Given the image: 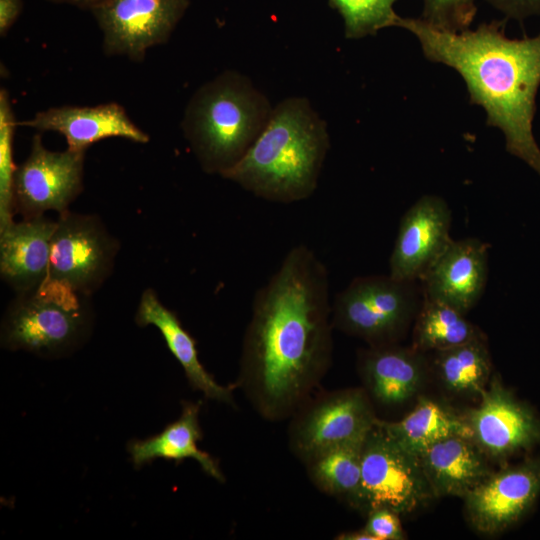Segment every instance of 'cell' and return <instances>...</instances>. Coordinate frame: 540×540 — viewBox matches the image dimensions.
Instances as JSON below:
<instances>
[{"label": "cell", "mask_w": 540, "mask_h": 540, "mask_svg": "<svg viewBox=\"0 0 540 540\" xmlns=\"http://www.w3.org/2000/svg\"><path fill=\"white\" fill-rule=\"evenodd\" d=\"M333 329L327 267L296 245L255 292L244 332L236 384L261 418H290L313 395L332 363Z\"/></svg>", "instance_id": "cell-1"}, {"label": "cell", "mask_w": 540, "mask_h": 540, "mask_svg": "<svg viewBox=\"0 0 540 540\" xmlns=\"http://www.w3.org/2000/svg\"><path fill=\"white\" fill-rule=\"evenodd\" d=\"M395 27L416 37L426 59L459 73L471 104L482 107L487 125L503 133L506 150L540 176V147L533 135L540 32L511 39L504 33L503 22L454 32L435 28L421 18L401 16Z\"/></svg>", "instance_id": "cell-2"}, {"label": "cell", "mask_w": 540, "mask_h": 540, "mask_svg": "<svg viewBox=\"0 0 540 540\" xmlns=\"http://www.w3.org/2000/svg\"><path fill=\"white\" fill-rule=\"evenodd\" d=\"M329 146L327 125L309 100L289 97L273 108L246 154L221 176L261 199L299 202L315 192Z\"/></svg>", "instance_id": "cell-3"}, {"label": "cell", "mask_w": 540, "mask_h": 540, "mask_svg": "<svg viewBox=\"0 0 540 540\" xmlns=\"http://www.w3.org/2000/svg\"><path fill=\"white\" fill-rule=\"evenodd\" d=\"M272 110L249 78L227 70L194 93L182 129L202 169L222 175L246 154Z\"/></svg>", "instance_id": "cell-4"}, {"label": "cell", "mask_w": 540, "mask_h": 540, "mask_svg": "<svg viewBox=\"0 0 540 540\" xmlns=\"http://www.w3.org/2000/svg\"><path fill=\"white\" fill-rule=\"evenodd\" d=\"M88 297L48 276L35 289L17 294L9 305L2 323V346L42 356L74 349L91 327Z\"/></svg>", "instance_id": "cell-5"}, {"label": "cell", "mask_w": 540, "mask_h": 540, "mask_svg": "<svg viewBox=\"0 0 540 540\" xmlns=\"http://www.w3.org/2000/svg\"><path fill=\"white\" fill-rule=\"evenodd\" d=\"M423 300L420 281L390 274L356 277L335 296L332 324L370 346L394 344L416 318Z\"/></svg>", "instance_id": "cell-6"}, {"label": "cell", "mask_w": 540, "mask_h": 540, "mask_svg": "<svg viewBox=\"0 0 540 540\" xmlns=\"http://www.w3.org/2000/svg\"><path fill=\"white\" fill-rule=\"evenodd\" d=\"M432 497L419 457L402 447L377 419L363 442L356 508L366 514L378 508L407 514Z\"/></svg>", "instance_id": "cell-7"}, {"label": "cell", "mask_w": 540, "mask_h": 540, "mask_svg": "<svg viewBox=\"0 0 540 540\" xmlns=\"http://www.w3.org/2000/svg\"><path fill=\"white\" fill-rule=\"evenodd\" d=\"M288 444L303 463L333 447L364 438L377 421L364 388L313 394L290 417Z\"/></svg>", "instance_id": "cell-8"}, {"label": "cell", "mask_w": 540, "mask_h": 540, "mask_svg": "<svg viewBox=\"0 0 540 540\" xmlns=\"http://www.w3.org/2000/svg\"><path fill=\"white\" fill-rule=\"evenodd\" d=\"M118 249L99 217L68 210L52 236L48 276L90 296L112 272Z\"/></svg>", "instance_id": "cell-9"}, {"label": "cell", "mask_w": 540, "mask_h": 540, "mask_svg": "<svg viewBox=\"0 0 540 540\" xmlns=\"http://www.w3.org/2000/svg\"><path fill=\"white\" fill-rule=\"evenodd\" d=\"M84 151H50L35 135L27 159L14 176L15 212L24 218L53 210L62 214L83 189Z\"/></svg>", "instance_id": "cell-10"}, {"label": "cell", "mask_w": 540, "mask_h": 540, "mask_svg": "<svg viewBox=\"0 0 540 540\" xmlns=\"http://www.w3.org/2000/svg\"><path fill=\"white\" fill-rule=\"evenodd\" d=\"M189 0H102L91 9L107 54L143 59L148 48L168 40Z\"/></svg>", "instance_id": "cell-11"}, {"label": "cell", "mask_w": 540, "mask_h": 540, "mask_svg": "<svg viewBox=\"0 0 540 540\" xmlns=\"http://www.w3.org/2000/svg\"><path fill=\"white\" fill-rule=\"evenodd\" d=\"M447 202L436 195L420 197L402 216L389 259V274L399 280L421 281L446 250L452 215Z\"/></svg>", "instance_id": "cell-12"}, {"label": "cell", "mask_w": 540, "mask_h": 540, "mask_svg": "<svg viewBox=\"0 0 540 540\" xmlns=\"http://www.w3.org/2000/svg\"><path fill=\"white\" fill-rule=\"evenodd\" d=\"M540 494V457L491 473L465 498L468 519L485 534L518 522Z\"/></svg>", "instance_id": "cell-13"}, {"label": "cell", "mask_w": 540, "mask_h": 540, "mask_svg": "<svg viewBox=\"0 0 540 540\" xmlns=\"http://www.w3.org/2000/svg\"><path fill=\"white\" fill-rule=\"evenodd\" d=\"M467 421L472 440L487 456L506 458L540 443V420L506 390L497 378L481 394Z\"/></svg>", "instance_id": "cell-14"}, {"label": "cell", "mask_w": 540, "mask_h": 540, "mask_svg": "<svg viewBox=\"0 0 540 540\" xmlns=\"http://www.w3.org/2000/svg\"><path fill=\"white\" fill-rule=\"evenodd\" d=\"M488 257L489 245L477 238L453 240L421 279L424 298L466 314L485 290Z\"/></svg>", "instance_id": "cell-15"}, {"label": "cell", "mask_w": 540, "mask_h": 540, "mask_svg": "<svg viewBox=\"0 0 540 540\" xmlns=\"http://www.w3.org/2000/svg\"><path fill=\"white\" fill-rule=\"evenodd\" d=\"M21 125L38 131H55L62 134L68 148L84 151L95 142L108 137H123L137 143H147L149 136L128 117L117 103L91 107L60 106L49 108Z\"/></svg>", "instance_id": "cell-16"}, {"label": "cell", "mask_w": 540, "mask_h": 540, "mask_svg": "<svg viewBox=\"0 0 540 540\" xmlns=\"http://www.w3.org/2000/svg\"><path fill=\"white\" fill-rule=\"evenodd\" d=\"M56 224L41 215L0 230L1 277L17 294L35 289L48 277Z\"/></svg>", "instance_id": "cell-17"}, {"label": "cell", "mask_w": 540, "mask_h": 540, "mask_svg": "<svg viewBox=\"0 0 540 540\" xmlns=\"http://www.w3.org/2000/svg\"><path fill=\"white\" fill-rule=\"evenodd\" d=\"M138 326H155L162 334L166 345L184 370L186 378L195 390L207 399L228 405L234 404L233 392L236 383L219 384L200 362L195 339L182 326L176 314L164 306L155 291H143L135 316Z\"/></svg>", "instance_id": "cell-18"}, {"label": "cell", "mask_w": 540, "mask_h": 540, "mask_svg": "<svg viewBox=\"0 0 540 540\" xmlns=\"http://www.w3.org/2000/svg\"><path fill=\"white\" fill-rule=\"evenodd\" d=\"M422 352L394 344L370 346L359 356V368L370 399L384 406L409 400L424 375Z\"/></svg>", "instance_id": "cell-19"}, {"label": "cell", "mask_w": 540, "mask_h": 540, "mask_svg": "<svg viewBox=\"0 0 540 540\" xmlns=\"http://www.w3.org/2000/svg\"><path fill=\"white\" fill-rule=\"evenodd\" d=\"M486 455L472 439L453 436L429 447L420 462L434 497H465L490 474Z\"/></svg>", "instance_id": "cell-20"}, {"label": "cell", "mask_w": 540, "mask_h": 540, "mask_svg": "<svg viewBox=\"0 0 540 540\" xmlns=\"http://www.w3.org/2000/svg\"><path fill=\"white\" fill-rule=\"evenodd\" d=\"M201 404L200 401L183 402L180 417L163 431L144 440L131 441L127 449L133 465L140 468L158 458L173 460L177 464L185 459H193L205 474L224 482V475L216 459L197 445L203 437L199 423Z\"/></svg>", "instance_id": "cell-21"}, {"label": "cell", "mask_w": 540, "mask_h": 540, "mask_svg": "<svg viewBox=\"0 0 540 540\" xmlns=\"http://www.w3.org/2000/svg\"><path fill=\"white\" fill-rule=\"evenodd\" d=\"M381 423L402 447L418 457L446 438L472 439L467 419L425 397H421L415 408L400 421L381 420Z\"/></svg>", "instance_id": "cell-22"}, {"label": "cell", "mask_w": 540, "mask_h": 540, "mask_svg": "<svg viewBox=\"0 0 540 540\" xmlns=\"http://www.w3.org/2000/svg\"><path fill=\"white\" fill-rule=\"evenodd\" d=\"M365 437L328 449L304 462L307 475L318 490L345 500L355 508Z\"/></svg>", "instance_id": "cell-23"}, {"label": "cell", "mask_w": 540, "mask_h": 540, "mask_svg": "<svg viewBox=\"0 0 540 540\" xmlns=\"http://www.w3.org/2000/svg\"><path fill=\"white\" fill-rule=\"evenodd\" d=\"M434 366L445 387L463 395L481 396L491 373L490 356L483 337L435 351Z\"/></svg>", "instance_id": "cell-24"}, {"label": "cell", "mask_w": 540, "mask_h": 540, "mask_svg": "<svg viewBox=\"0 0 540 540\" xmlns=\"http://www.w3.org/2000/svg\"><path fill=\"white\" fill-rule=\"evenodd\" d=\"M483 337L478 327L459 310L424 298L415 318L413 348L420 351L448 349Z\"/></svg>", "instance_id": "cell-25"}, {"label": "cell", "mask_w": 540, "mask_h": 540, "mask_svg": "<svg viewBox=\"0 0 540 540\" xmlns=\"http://www.w3.org/2000/svg\"><path fill=\"white\" fill-rule=\"evenodd\" d=\"M396 0H329L344 21L345 37L360 39L378 31L395 27L399 17L394 10Z\"/></svg>", "instance_id": "cell-26"}, {"label": "cell", "mask_w": 540, "mask_h": 540, "mask_svg": "<svg viewBox=\"0 0 540 540\" xmlns=\"http://www.w3.org/2000/svg\"><path fill=\"white\" fill-rule=\"evenodd\" d=\"M10 99L5 89L0 91V230L14 222V176L17 166L13 159L16 127Z\"/></svg>", "instance_id": "cell-27"}, {"label": "cell", "mask_w": 540, "mask_h": 540, "mask_svg": "<svg viewBox=\"0 0 540 540\" xmlns=\"http://www.w3.org/2000/svg\"><path fill=\"white\" fill-rule=\"evenodd\" d=\"M420 17L427 24L447 31L468 29L476 15L475 0H422Z\"/></svg>", "instance_id": "cell-28"}, {"label": "cell", "mask_w": 540, "mask_h": 540, "mask_svg": "<svg viewBox=\"0 0 540 540\" xmlns=\"http://www.w3.org/2000/svg\"><path fill=\"white\" fill-rule=\"evenodd\" d=\"M364 528L376 540H401L405 538L399 514L387 508H378L369 511Z\"/></svg>", "instance_id": "cell-29"}, {"label": "cell", "mask_w": 540, "mask_h": 540, "mask_svg": "<svg viewBox=\"0 0 540 540\" xmlns=\"http://www.w3.org/2000/svg\"><path fill=\"white\" fill-rule=\"evenodd\" d=\"M507 18L523 20L540 15V0H485Z\"/></svg>", "instance_id": "cell-30"}, {"label": "cell", "mask_w": 540, "mask_h": 540, "mask_svg": "<svg viewBox=\"0 0 540 540\" xmlns=\"http://www.w3.org/2000/svg\"><path fill=\"white\" fill-rule=\"evenodd\" d=\"M23 8L22 0H0V35L5 36Z\"/></svg>", "instance_id": "cell-31"}, {"label": "cell", "mask_w": 540, "mask_h": 540, "mask_svg": "<svg viewBox=\"0 0 540 540\" xmlns=\"http://www.w3.org/2000/svg\"><path fill=\"white\" fill-rule=\"evenodd\" d=\"M335 539L337 540H376V538L370 534L365 528L348 531L338 534Z\"/></svg>", "instance_id": "cell-32"}, {"label": "cell", "mask_w": 540, "mask_h": 540, "mask_svg": "<svg viewBox=\"0 0 540 540\" xmlns=\"http://www.w3.org/2000/svg\"><path fill=\"white\" fill-rule=\"evenodd\" d=\"M52 3L57 4H70L77 6L81 9H88L91 11L92 8H94L98 3H100L102 0H47Z\"/></svg>", "instance_id": "cell-33"}]
</instances>
